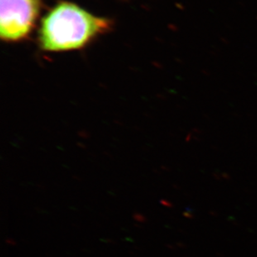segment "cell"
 <instances>
[{
  "instance_id": "obj_3",
  "label": "cell",
  "mask_w": 257,
  "mask_h": 257,
  "mask_svg": "<svg viewBox=\"0 0 257 257\" xmlns=\"http://www.w3.org/2000/svg\"><path fill=\"white\" fill-rule=\"evenodd\" d=\"M133 216H134V220H136L139 222H146L147 221V218H146L145 216H143V214L135 212Z\"/></svg>"
},
{
  "instance_id": "obj_2",
  "label": "cell",
  "mask_w": 257,
  "mask_h": 257,
  "mask_svg": "<svg viewBox=\"0 0 257 257\" xmlns=\"http://www.w3.org/2000/svg\"><path fill=\"white\" fill-rule=\"evenodd\" d=\"M43 0H0V38L7 44L26 41L39 27Z\"/></svg>"
},
{
  "instance_id": "obj_1",
  "label": "cell",
  "mask_w": 257,
  "mask_h": 257,
  "mask_svg": "<svg viewBox=\"0 0 257 257\" xmlns=\"http://www.w3.org/2000/svg\"><path fill=\"white\" fill-rule=\"evenodd\" d=\"M113 21L87 11L75 3L60 0L42 16L37 45L44 53H66L85 49L112 31Z\"/></svg>"
}]
</instances>
